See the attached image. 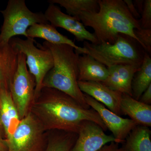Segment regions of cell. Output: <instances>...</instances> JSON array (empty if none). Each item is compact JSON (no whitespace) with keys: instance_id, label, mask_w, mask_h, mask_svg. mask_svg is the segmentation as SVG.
I'll return each mask as SVG.
<instances>
[{"instance_id":"cell-2","label":"cell","mask_w":151,"mask_h":151,"mask_svg":"<svg viewBox=\"0 0 151 151\" xmlns=\"http://www.w3.org/2000/svg\"><path fill=\"white\" fill-rule=\"evenodd\" d=\"M98 3L97 12H81L75 17L84 26L94 29L97 44L113 43L119 35L124 34L135 40L142 46L134 32L135 29L142 28L139 21L132 16L124 1L98 0Z\"/></svg>"},{"instance_id":"cell-14","label":"cell","mask_w":151,"mask_h":151,"mask_svg":"<svg viewBox=\"0 0 151 151\" xmlns=\"http://www.w3.org/2000/svg\"><path fill=\"white\" fill-rule=\"evenodd\" d=\"M21 120L10 91L5 89L0 90V122L6 139L13 134Z\"/></svg>"},{"instance_id":"cell-18","label":"cell","mask_w":151,"mask_h":151,"mask_svg":"<svg viewBox=\"0 0 151 151\" xmlns=\"http://www.w3.org/2000/svg\"><path fill=\"white\" fill-rule=\"evenodd\" d=\"M82 55L78 58V81L104 82L108 77V68L92 56Z\"/></svg>"},{"instance_id":"cell-8","label":"cell","mask_w":151,"mask_h":151,"mask_svg":"<svg viewBox=\"0 0 151 151\" xmlns=\"http://www.w3.org/2000/svg\"><path fill=\"white\" fill-rule=\"evenodd\" d=\"M41 124L31 112L21 120L10 137L6 139L9 151H45V145Z\"/></svg>"},{"instance_id":"cell-9","label":"cell","mask_w":151,"mask_h":151,"mask_svg":"<svg viewBox=\"0 0 151 151\" xmlns=\"http://www.w3.org/2000/svg\"><path fill=\"white\" fill-rule=\"evenodd\" d=\"M84 95L87 105L98 113L107 129L113 134L116 142L123 144L132 130L139 126L132 119L122 118L89 95Z\"/></svg>"},{"instance_id":"cell-22","label":"cell","mask_w":151,"mask_h":151,"mask_svg":"<svg viewBox=\"0 0 151 151\" xmlns=\"http://www.w3.org/2000/svg\"><path fill=\"white\" fill-rule=\"evenodd\" d=\"M77 135L76 133L60 131L49 140L45 151H70Z\"/></svg>"},{"instance_id":"cell-25","label":"cell","mask_w":151,"mask_h":151,"mask_svg":"<svg viewBox=\"0 0 151 151\" xmlns=\"http://www.w3.org/2000/svg\"><path fill=\"white\" fill-rule=\"evenodd\" d=\"M97 151H127L123 147H119V144L111 142L102 147Z\"/></svg>"},{"instance_id":"cell-6","label":"cell","mask_w":151,"mask_h":151,"mask_svg":"<svg viewBox=\"0 0 151 151\" xmlns=\"http://www.w3.org/2000/svg\"><path fill=\"white\" fill-rule=\"evenodd\" d=\"M35 42L34 39L30 38L23 40L13 37L10 41L17 51L25 55L29 70L35 78V101L40 94L45 77L54 64L53 57L50 50L36 42L37 47L35 45Z\"/></svg>"},{"instance_id":"cell-23","label":"cell","mask_w":151,"mask_h":151,"mask_svg":"<svg viewBox=\"0 0 151 151\" xmlns=\"http://www.w3.org/2000/svg\"><path fill=\"white\" fill-rule=\"evenodd\" d=\"M135 35L140 42L142 47L146 52L151 53V29H135Z\"/></svg>"},{"instance_id":"cell-7","label":"cell","mask_w":151,"mask_h":151,"mask_svg":"<svg viewBox=\"0 0 151 151\" xmlns=\"http://www.w3.org/2000/svg\"><path fill=\"white\" fill-rule=\"evenodd\" d=\"M35 78L28 70L25 55L19 52L17 68L9 91L21 119L29 112L35 101Z\"/></svg>"},{"instance_id":"cell-4","label":"cell","mask_w":151,"mask_h":151,"mask_svg":"<svg viewBox=\"0 0 151 151\" xmlns=\"http://www.w3.org/2000/svg\"><path fill=\"white\" fill-rule=\"evenodd\" d=\"M81 54H87L107 67L119 65L141 66L145 50L137 41L129 36L120 34L113 43L93 44L84 41Z\"/></svg>"},{"instance_id":"cell-13","label":"cell","mask_w":151,"mask_h":151,"mask_svg":"<svg viewBox=\"0 0 151 151\" xmlns=\"http://www.w3.org/2000/svg\"><path fill=\"white\" fill-rule=\"evenodd\" d=\"M140 66L119 65L107 67L108 69V77L102 83L112 90L132 97V80Z\"/></svg>"},{"instance_id":"cell-16","label":"cell","mask_w":151,"mask_h":151,"mask_svg":"<svg viewBox=\"0 0 151 151\" xmlns=\"http://www.w3.org/2000/svg\"><path fill=\"white\" fill-rule=\"evenodd\" d=\"M27 34L28 38H40L53 44L70 45L74 48L76 52L79 55L84 50L83 47L77 46L73 41L60 34L56 28L48 23L35 24L28 29Z\"/></svg>"},{"instance_id":"cell-21","label":"cell","mask_w":151,"mask_h":151,"mask_svg":"<svg viewBox=\"0 0 151 151\" xmlns=\"http://www.w3.org/2000/svg\"><path fill=\"white\" fill-rule=\"evenodd\" d=\"M48 2L64 8L68 14L76 17L78 13L97 12L99 10L98 0H49Z\"/></svg>"},{"instance_id":"cell-17","label":"cell","mask_w":151,"mask_h":151,"mask_svg":"<svg viewBox=\"0 0 151 151\" xmlns=\"http://www.w3.org/2000/svg\"><path fill=\"white\" fill-rule=\"evenodd\" d=\"M122 114L129 116L139 126L151 127V105L144 104L127 94H122Z\"/></svg>"},{"instance_id":"cell-30","label":"cell","mask_w":151,"mask_h":151,"mask_svg":"<svg viewBox=\"0 0 151 151\" xmlns=\"http://www.w3.org/2000/svg\"><path fill=\"white\" fill-rule=\"evenodd\" d=\"M3 137H5L3 127H2L1 122H0V137L3 138Z\"/></svg>"},{"instance_id":"cell-15","label":"cell","mask_w":151,"mask_h":151,"mask_svg":"<svg viewBox=\"0 0 151 151\" xmlns=\"http://www.w3.org/2000/svg\"><path fill=\"white\" fill-rule=\"evenodd\" d=\"M19 52L10 43L0 45V90L9 91L18 66Z\"/></svg>"},{"instance_id":"cell-3","label":"cell","mask_w":151,"mask_h":151,"mask_svg":"<svg viewBox=\"0 0 151 151\" xmlns=\"http://www.w3.org/2000/svg\"><path fill=\"white\" fill-rule=\"evenodd\" d=\"M51 52L53 67L45 77L43 88H52L63 92L84 108L89 109L84 93L78 85V61L79 55L72 47L65 44H53L45 41L42 45Z\"/></svg>"},{"instance_id":"cell-29","label":"cell","mask_w":151,"mask_h":151,"mask_svg":"<svg viewBox=\"0 0 151 151\" xmlns=\"http://www.w3.org/2000/svg\"><path fill=\"white\" fill-rule=\"evenodd\" d=\"M0 151H9L7 142L5 139L0 137Z\"/></svg>"},{"instance_id":"cell-12","label":"cell","mask_w":151,"mask_h":151,"mask_svg":"<svg viewBox=\"0 0 151 151\" xmlns=\"http://www.w3.org/2000/svg\"><path fill=\"white\" fill-rule=\"evenodd\" d=\"M81 92L103 104L117 115H122L121 102L122 93L114 91L103 84L95 81H78Z\"/></svg>"},{"instance_id":"cell-11","label":"cell","mask_w":151,"mask_h":151,"mask_svg":"<svg viewBox=\"0 0 151 151\" xmlns=\"http://www.w3.org/2000/svg\"><path fill=\"white\" fill-rule=\"evenodd\" d=\"M77 134L70 151H97L106 144L115 142L112 135L106 134L101 127L91 121L82 122Z\"/></svg>"},{"instance_id":"cell-1","label":"cell","mask_w":151,"mask_h":151,"mask_svg":"<svg viewBox=\"0 0 151 151\" xmlns=\"http://www.w3.org/2000/svg\"><path fill=\"white\" fill-rule=\"evenodd\" d=\"M30 112L46 130L77 134L85 121L96 123L104 131L107 127L98 113L92 108H84L63 92L52 88H43L33 103Z\"/></svg>"},{"instance_id":"cell-27","label":"cell","mask_w":151,"mask_h":151,"mask_svg":"<svg viewBox=\"0 0 151 151\" xmlns=\"http://www.w3.org/2000/svg\"><path fill=\"white\" fill-rule=\"evenodd\" d=\"M139 101L144 104L151 105V84L141 95Z\"/></svg>"},{"instance_id":"cell-5","label":"cell","mask_w":151,"mask_h":151,"mask_svg":"<svg viewBox=\"0 0 151 151\" xmlns=\"http://www.w3.org/2000/svg\"><path fill=\"white\" fill-rule=\"evenodd\" d=\"M4 22L0 31V45L8 44L18 35L28 38V29L35 24L48 23L44 14L33 12L27 6L24 0H9L5 9L0 10Z\"/></svg>"},{"instance_id":"cell-28","label":"cell","mask_w":151,"mask_h":151,"mask_svg":"<svg viewBox=\"0 0 151 151\" xmlns=\"http://www.w3.org/2000/svg\"><path fill=\"white\" fill-rule=\"evenodd\" d=\"M144 1H145L144 0H135L134 1H133L134 4L138 12L140 14H142L144 8Z\"/></svg>"},{"instance_id":"cell-10","label":"cell","mask_w":151,"mask_h":151,"mask_svg":"<svg viewBox=\"0 0 151 151\" xmlns=\"http://www.w3.org/2000/svg\"><path fill=\"white\" fill-rule=\"evenodd\" d=\"M44 15L47 22L55 27H60L66 30L75 37L79 42L84 41L97 44V40L94 33L89 32L84 24L77 19L63 12L58 6L50 4Z\"/></svg>"},{"instance_id":"cell-24","label":"cell","mask_w":151,"mask_h":151,"mask_svg":"<svg viewBox=\"0 0 151 151\" xmlns=\"http://www.w3.org/2000/svg\"><path fill=\"white\" fill-rule=\"evenodd\" d=\"M139 20L141 27L142 29H151V1L145 0L144 8Z\"/></svg>"},{"instance_id":"cell-19","label":"cell","mask_w":151,"mask_h":151,"mask_svg":"<svg viewBox=\"0 0 151 151\" xmlns=\"http://www.w3.org/2000/svg\"><path fill=\"white\" fill-rule=\"evenodd\" d=\"M151 84L150 55L145 52L142 63L136 72L132 84V97L139 100L143 92Z\"/></svg>"},{"instance_id":"cell-26","label":"cell","mask_w":151,"mask_h":151,"mask_svg":"<svg viewBox=\"0 0 151 151\" xmlns=\"http://www.w3.org/2000/svg\"><path fill=\"white\" fill-rule=\"evenodd\" d=\"M124 1L132 16L136 19L139 20V18L141 17V15L138 12L133 1L132 0H124Z\"/></svg>"},{"instance_id":"cell-20","label":"cell","mask_w":151,"mask_h":151,"mask_svg":"<svg viewBox=\"0 0 151 151\" xmlns=\"http://www.w3.org/2000/svg\"><path fill=\"white\" fill-rule=\"evenodd\" d=\"M151 131L137 126L130 132L122 146L127 151H151Z\"/></svg>"}]
</instances>
